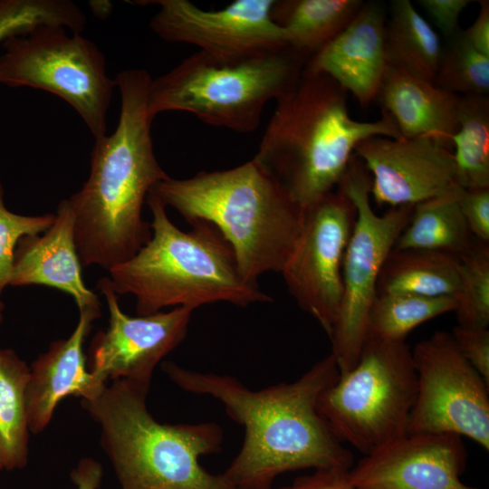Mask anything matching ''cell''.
<instances>
[{
  "label": "cell",
  "instance_id": "1",
  "mask_svg": "<svg viewBox=\"0 0 489 489\" xmlns=\"http://www.w3.org/2000/svg\"><path fill=\"white\" fill-rule=\"evenodd\" d=\"M164 371L182 389L211 396L244 428L243 446L223 474L238 489H270L281 474L305 468L354 465L351 451L332 434L317 408L321 393L340 371L331 352L292 382L252 390L234 377L184 369L173 362Z\"/></svg>",
  "mask_w": 489,
  "mask_h": 489
},
{
  "label": "cell",
  "instance_id": "2",
  "mask_svg": "<svg viewBox=\"0 0 489 489\" xmlns=\"http://www.w3.org/2000/svg\"><path fill=\"white\" fill-rule=\"evenodd\" d=\"M151 80L144 69L118 73L120 111L116 129L95 139L89 176L67 198L84 267L109 271L130 259L151 237L150 223L142 217L143 205L151 187L169 177L153 149V118L148 110Z\"/></svg>",
  "mask_w": 489,
  "mask_h": 489
},
{
  "label": "cell",
  "instance_id": "3",
  "mask_svg": "<svg viewBox=\"0 0 489 489\" xmlns=\"http://www.w3.org/2000/svg\"><path fill=\"white\" fill-rule=\"evenodd\" d=\"M348 92L326 74L302 69L278 100L254 159L273 174L305 210L340 182L359 142L402 138L387 115L354 120Z\"/></svg>",
  "mask_w": 489,
  "mask_h": 489
},
{
  "label": "cell",
  "instance_id": "4",
  "mask_svg": "<svg viewBox=\"0 0 489 489\" xmlns=\"http://www.w3.org/2000/svg\"><path fill=\"white\" fill-rule=\"evenodd\" d=\"M149 194L190 224L213 225L231 246L241 275L252 283L281 273L302 228L305 210L254 158L230 169L168 177Z\"/></svg>",
  "mask_w": 489,
  "mask_h": 489
},
{
  "label": "cell",
  "instance_id": "5",
  "mask_svg": "<svg viewBox=\"0 0 489 489\" xmlns=\"http://www.w3.org/2000/svg\"><path fill=\"white\" fill-rule=\"evenodd\" d=\"M150 239L128 261L110 268L109 279L119 295L136 299L139 315L168 307H197L219 302L245 307L272 298L241 275L234 252L219 231L204 221L184 232L168 218L153 195Z\"/></svg>",
  "mask_w": 489,
  "mask_h": 489
},
{
  "label": "cell",
  "instance_id": "6",
  "mask_svg": "<svg viewBox=\"0 0 489 489\" xmlns=\"http://www.w3.org/2000/svg\"><path fill=\"white\" fill-rule=\"evenodd\" d=\"M150 384L117 379L82 407L101 429V445L121 489H238L208 473L203 455L221 449L216 423L161 424L147 408Z\"/></svg>",
  "mask_w": 489,
  "mask_h": 489
},
{
  "label": "cell",
  "instance_id": "7",
  "mask_svg": "<svg viewBox=\"0 0 489 489\" xmlns=\"http://www.w3.org/2000/svg\"><path fill=\"white\" fill-rule=\"evenodd\" d=\"M306 60L288 47L243 61H222L197 51L151 80L148 110L184 111L202 122L239 133L254 131L265 105L298 80Z\"/></svg>",
  "mask_w": 489,
  "mask_h": 489
},
{
  "label": "cell",
  "instance_id": "8",
  "mask_svg": "<svg viewBox=\"0 0 489 489\" xmlns=\"http://www.w3.org/2000/svg\"><path fill=\"white\" fill-rule=\"evenodd\" d=\"M416 395L406 341L366 340L358 362L321 393L317 408L341 443L368 455L407 434Z\"/></svg>",
  "mask_w": 489,
  "mask_h": 489
},
{
  "label": "cell",
  "instance_id": "9",
  "mask_svg": "<svg viewBox=\"0 0 489 489\" xmlns=\"http://www.w3.org/2000/svg\"><path fill=\"white\" fill-rule=\"evenodd\" d=\"M1 45L0 84L51 92L73 108L94 139L107 134L116 82L92 41L81 33L68 34L62 26L45 24Z\"/></svg>",
  "mask_w": 489,
  "mask_h": 489
},
{
  "label": "cell",
  "instance_id": "10",
  "mask_svg": "<svg viewBox=\"0 0 489 489\" xmlns=\"http://www.w3.org/2000/svg\"><path fill=\"white\" fill-rule=\"evenodd\" d=\"M371 177L354 154L337 186L353 203L356 220L342 263V296L330 337L340 374L351 369L366 340V324L382 265L408 224L413 206L377 215L370 205Z\"/></svg>",
  "mask_w": 489,
  "mask_h": 489
},
{
  "label": "cell",
  "instance_id": "11",
  "mask_svg": "<svg viewBox=\"0 0 489 489\" xmlns=\"http://www.w3.org/2000/svg\"><path fill=\"white\" fill-rule=\"evenodd\" d=\"M412 352L417 395L407 433H453L489 450V384L464 358L451 332L437 331Z\"/></svg>",
  "mask_w": 489,
  "mask_h": 489
},
{
  "label": "cell",
  "instance_id": "12",
  "mask_svg": "<svg viewBox=\"0 0 489 489\" xmlns=\"http://www.w3.org/2000/svg\"><path fill=\"white\" fill-rule=\"evenodd\" d=\"M356 208L336 187L305 209L301 233L282 271L287 289L329 338L342 296V263Z\"/></svg>",
  "mask_w": 489,
  "mask_h": 489
},
{
  "label": "cell",
  "instance_id": "13",
  "mask_svg": "<svg viewBox=\"0 0 489 489\" xmlns=\"http://www.w3.org/2000/svg\"><path fill=\"white\" fill-rule=\"evenodd\" d=\"M144 3L158 6L149 27L159 38L195 45L218 60H248L287 48L271 15L274 0H235L218 10H204L188 0Z\"/></svg>",
  "mask_w": 489,
  "mask_h": 489
},
{
  "label": "cell",
  "instance_id": "14",
  "mask_svg": "<svg viewBox=\"0 0 489 489\" xmlns=\"http://www.w3.org/2000/svg\"><path fill=\"white\" fill-rule=\"evenodd\" d=\"M104 296L109 327L93 337L87 358L89 370L101 381L128 379L150 384L155 367L185 339L189 307L132 317L122 312L109 277L97 282Z\"/></svg>",
  "mask_w": 489,
  "mask_h": 489
},
{
  "label": "cell",
  "instance_id": "15",
  "mask_svg": "<svg viewBox=\"0 0 489 489\" xmlns=\"http://www.w3.org/2000/svg\"><path fill=\"white\" fill-rule=\"evenodd\" d=\"M354 154L371 174L370 195L379 206H415L462 188L453 150L429 137L372 136Z\"/></svg>",
  "mask_w": 489,
  "mask_h": 489
},
{
  "label": "cell",
  "instance_id": "16",
  "mask_svg": "<svg viewBox=\"0 0 489 489\" xmlns=\"http://www.w3.org/2000/svg\"><path fill=\"white\" fill-rule=\"evenodd\" d=\"M467 453L453 433H407L364 456L348 471L356 489H479L461 475Z\"/></svg>",
  "mask_w": 489,
  "mask_h": 489
},
{
  "label": "cell",
  "instance_id": "17",
  "mask_svg": "<svg viewBox=\"0 0 489 489\" xmlns=\"http://www.w3.org/2000/svg\"><path fill=\"white\" fill-rule=\"evenodd\" d=\"M387 9L363 2L350 24L305 62L303 69L326 74L363 108L376 100L387 67L384 47Z\"/></svg>",
  "mask_w": 489,
  "mask_h": 489
},
{
  "label": "cell",
  "instance_id": "18",
  "mask_svg": "<svg viewBox=\"0 0 489 489\" xmlns=\"http://www.w3.org/2000/svg\"><path fill=\"white\" fill-rule=\"evenodd\" d=\"M100 316L99 311H81L72 333L53 341L32 363L26 400L29 429L34 434L46 428L55 408L64 398L73 395L91 400L105 388L106 383L89 370L83 351L92 322Z\"/></svg>",
  "mask_w": 489,
  "mask_h": 489
},
{
  "label": "cell",
  "instance_id": "19",
  "mask_svg": "<svg viewBox=\"0 0 489 489\" xmlns=\"http://www.w3.org/2000/svg\"><path fill=\"white\" fill-rule=\"evenodd\" d=\"M75 243L74 216L62 199L52 225L43 234L21 238L14 250L10 286L44 285L72 297L79 312H101L97 294L84 283Z\"/></svg>",
  "mask_w": 489,
  "mask_h": 489
},
{
  "label": "cell",
  "instance_id": "20",
  "mask_svg": "<svg viewBox=\"0 0 489 489\" xmlns=\"http://www.w3.org/2000/svg\"><path fill=\"white\" fill-rule=\"evenodd\" d=\"M375 101L402 138L429 137L453 149L460 95L387 65Z\"/></svg>",
  "mask_w": 489,
  "mask_h": 489
},
{
  "label": "cell",
  "instance_id": "21",
  "mask_svg": "<svg viewBox=\"0 0 489 489\" xmlns=\"http://www.w3.org/2000/svg\"><path fill=\"white\" fill-rule=\"evenodd\" d=\"M362 4L361 0H274L271 15L283 29L287 47L307 62L350 24Z\"/></svg>",
  "mask_w": 489,
  "mask_h": 489
},
{
  "label": "cell",
  "instance_id": "22",
  "mask_svg": "<svg viewBox=\"0 0 489 489\" xmlns=\"http://www.w3.org/2000/svg\"><path fill=\"white\" fill-rule=\"evenodd\" d=\"M459 259L446 253L392 248L377 283V294L453 296L459 291Z\"/></svg>",
  "mask_w": 489,
  "mask_h": 489
},
{
  "label": "cell",
  "instance_id": "23",
  "mask_svg": "<svg viewBox=\"0 0 489 489\" xmlns=\"http://www.w3.org/2000/svg\"><path fill=\"white\" fill-rule=\"evenodd\" d=\"M384 47L388 66L434 83L443 43L409 0L391 2Z\"/></svg>",
  "mask_w": 489,
  "mask_h": 489
},
{
  "label": "cell",
  "instance_id": "24",
  "mask_svg": "<svg viewBox=\"0 0 489 489\" xmlns=\"http://www.w3.org/2000/svg\"><path fill=\"white\" fill-rule=\"evenodd\" d=\"M459 191L413 206L394 248L442 252L458 259L465 256L478 240L471 234L460 210Z\"/></svg>",
  "mask_w": 489,
  "mask_h": 489
},
{
  "label": "cell",
  "instance_id": "25",
  "mask_svg": "<svg viewBox=\"0 0 489 489\" xmlns=\"http://www.w3.org/2000/svg\"><path fill=\"white\" fill-rule=\"evenodd\" d=\"M29 376L26 363L12 349L0 347V461L7 470L27 464Z\"/></svg>",
  "mask_w": 489,
  "mask_h": 489
},
{
  "label": "cell",
  "instance_id": "26",
  "mask_svg": "<svg viewBox=\"0 0 489 489\" xmlns=\"http://www.w3.org/2000/svg\"><path fill=\"white\" fill-rule=\"evenodd\" d=\"M452 143L458 185L464 189L489 188L488 96H460Z\"/></svg>",
  "mask_w": 489,
  "mask_h": 489
},
{
  "label": "cell",
  "instance_id": "27",
  "mask_svg": "<svg viewBox=\"0 0 489 489\" xmlns=\"http://www.w3.org/2000/svg\"><path fill=\"white\" fill-rule=\"evenodd\" d=\"M455 308L456 300L453 296L377 294L368 314L366 340L405 342L413 329L441 314L455 312Z\"/></svg>",
  "mask_w": 489,
  "mask_h": 489
},
{
  "label": "cell",
  "instance_id": "28",
  "mask_svg": "<svg viewBox=\"0 0 489 489\" xmlns=\"http://www.w3.org/2000/svg\"><path fill=\"white\" fill-rule=\"evenodd\" d=\"M434 84L460 96L489 92V56L476 50L461 28L443 44Z\"/></svg>",
  "mask_w": 489,
  "mask_h": 489
},
{
  "label": "cell",
  "instance_id": "29",
  "mask_svg": "<svg viewBox=\"0 0 489 489\" xmlns=\"http://www.w3.org/2000/svg\"><path fill=\"white\" fill-rule=\"evenodd\" d=\"M58 25L82 33L86 16L70 0H0V44L40 25Z\"/></svg>",
  "mask_w": 489,
  "mask_h": 489
},
{
  "label": "cell",
  "instance_id": "30",
  "mask_svg": "<svg viewBox=\"0 0 489 489\" xmlns=\"http://www.w3.org/2000/svg\"><path fill=\"white\" fill-rule=\"evenodd\" d=\"M459 261V291L455 310L458 325L488 328L489 244L477 241Z\"/></svg>",
  "mask_w": 489,
  "mask_h": 489
},
{
  "label": "cell",
  "instance_id": "31",
  "mask_svg": "<svg viewBox=\"0 0 489 489\" xmlns=\"http://www.w3.org/2000/svg\"><path fill=\"white\" fill-rule=\"evenodd\" d=\"M54 214L25 216L10 211L0 182V296L9 285L14 250L19 240L44 233L53 223Z\"/></svg>",
  "mask_w": 489,
  "mask_h": 489
},
{
  "label": "cell",
  "instance_id": "32",
  "mask_svg": "<svg viewBox=\"0 0 489 489\" xmlns=\"http://www.w3.org/2000/svg\"><path fill=\"white\" fill-rule=\"evenodd\" d=\"M451 335L464 356L489 384V330L456 325Z\"/></svg>",
  "mask_w": 489,
  "mask_h": 489
},
{
  "label": "cell",
  "instance_id": "33",
  "mask_svg": "<svg viewBox=\"0 0 489 489\" xmlns=\"http://www.w3.org/2000/svg\"><path fill=\"white\" fill-rule=\"evenodd\" d=\"M457 201L473 236L489 244V188H462Z\"/></svg>",
  "mask_w": 489,
  "mask_h": 489
},
{
  "label": "cell",
  "instance_id": "34",
  "mask_svg": "<svg viewBox=\"0 0 489 489\" xmlns=\"http://www.w3.org/2000/svg\"><path fill=\"white\" fill-rule=\"evenodd\" d=\"M471 3L470 0H419L418 4L427 12L434 24L446 39L458 32L461 13Z\"/></svg>",
  "mask_w": 489,
  "mask_h": 489
},
{
  "label": "cell",
  "instance_id": "35",
  "mask_svg": "<svg viewBox=\"0 0 489 489\" xmlns=\"http://www.w3.org/2000/svg\"><path fill=\"white\" fill-rule=\"evenodd\" d=\"M348 471L341 468L316 469L313 474L296 479L279 489H356L349 481Z\"/></svg>",
  "mask_w": 489,
  "mask_h": 489
},
{
  "label": "cell",
  "instance_id": "36",
  "mask_svg": "<svg viewBox=\"0 0 489 489\" xmlns=\"http://www.w3.org/2000/svg\"><path fill=\"white\" fill-rule=\"evenodd\" d=\"M464 35L479 52L489 56V1H479V12L474 23L465 30Z\"/></svg>",
  "mask_w": 489,
  "mask_h": 489
},
{
  "label": "cell",
  "instance_id": "37",
  "mask_svg": "<svg viewBox=\"0 0 489 489\" xmlns=\"http://www.w3.org/2000/svg\"><path fill=\"white\" fill-rule=\"evenodd\" d=\"M102 476L100 463L86 457L71 472V478L78 489H98Z\"/></svg>",
  "mask_w": 489,
  "mask_h": 489
},
{
  "label": "cell",
  "instance_id": "38",
  "mask_svg": "<svg viewBox=\"0 0 489 489\" xmlns=\"http://www.w3.org/2000/svg\"><path fill=\"white\" fill-rule=\"evenodd\" d=\"M4 311H5V304H4L3 301L0 298V325H1V323L3 321V319H4Z\"/></svg>",
  "mask_w": 489,
  "mask_h": 489
},
{
  "label": "cell",
  "instance_id": "39",
  "mask_svg": "<svg viewBox=\"0 0 489 489\" xmlns=\"http://www.w3.org/2000/svg\"><path fill=\"white\" fill-rule=\"evenodd\" d=\"M2 468H4V467H3V465H2V463L0 461V469H2Z\"/></svg>",
  "mask_w": 489,
  "mask_h": 489
}]
</instances>
